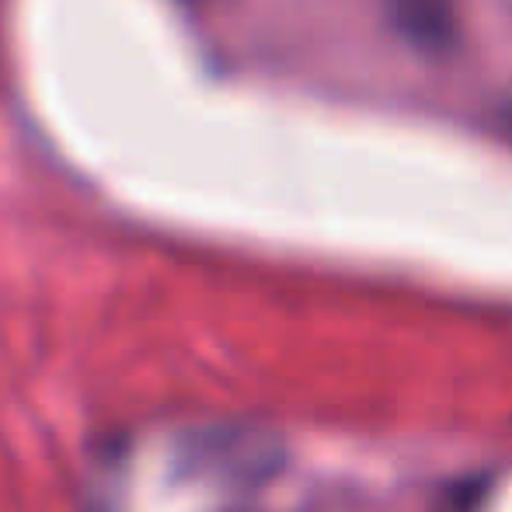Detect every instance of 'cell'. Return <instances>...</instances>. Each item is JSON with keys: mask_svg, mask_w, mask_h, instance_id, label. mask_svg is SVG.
Returning <instances> with one entry per match:
<instances>
[{"mask_svg": "<svg viewBox=\"0 0 512 512\" xmlns=\"http://www.w3.org/2000/svg\"><path fill=\"white\" fill-rule=\"evenodd\" d=\"M182 464H189L196 474H213L220 481L262 485L265 478H272L283 467V446L265 432L213 429L189 439Z\"/></svg>", "mask_w": 512, "mask_h": 512, "instance_id": "1", "label": "cell"}, {"mask_svg": "<svg viewBox=\"0 0 512 512\" xmlns=\"http://www.w3.org/2000/svg\"><path fill=\"white\" fill-rule=\"evenodd\" d=\"M391 25L418 53H450L460 35L457 0H387Z\"/></svg>", "mask_w": 512, "mask_h": 512, "instance_id": "2", "label": "cell"}, {"mask_svg": "<svg viewBox=\"0 0 512 512\" xmlns=\"http://www.w3.org/2000/svg\"><path fill=\"white\" fill-rule=\"evenodd\" d=\"M234 512H244V509H234Z\"/></svg>", "mask_w": 512, "mask_h": 512, "instance_id": "3", "label": "cell"}]
</instances>
